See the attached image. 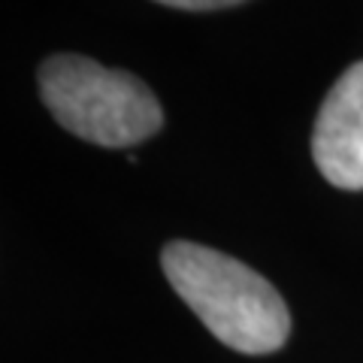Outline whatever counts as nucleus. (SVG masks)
I'll return each instance as SVG.
<instances>
[{"instance_id":"obj_2","label":"nucleus","mask_w":363,"mask_h":363,"mask_svg":"<svg viewBox=\"0 0 363 363\" xmlns=\"http://www.w3.org/2000/svg\"><path fill=\"white\" fill-rule=\"evenodd\" d=\"M40 94L55 121L106 149H128L161 130L164 112L149 85L124 70L82 58L52 55L40 67Z\"/></svg>"},{"instance_id":"obj_1","label":"nucleus","mask_w":363,"mask_h":363,"mask_svg":"<svg viewBox=\"0 0 363 363\" xmlns=\"http://www.w3.org/2000/svg\"><path fill=\"white\" fill-rule=\"evenodd\" d=\"M161 267L173 291L224 345L242 354H269L285 345L288 306L252 267L194 242H169Z\"/></svg>"},{"instance_id":"obj_3","label":"nucleus","mask_w":363,"mask_h":363,"mask_svg":"<svg viewBox=\"0 0 363 363\" xmlns=\"http://www.w3.org/2000/svg\"><path fill=\"white\" fill-rule=\"evenodd\" d=\"M321 176L342 191H363V61L351 64L321 104L312 133Z\"/></svg>"},{"instance_id":"obj_4","label":"nucleus","mask_w":363,"mask_h":363,"mask_svg":"<svg viewBox=\"0 0 363 363\" xmlns=\"http://www.w3.org/2000/svg\"><path fill=\"white\" fill-rule=\"evenodd\" d=\"M164 6H176V9H191V13H203V9H224V6H236L242 0H157Z\"/></svg>"}]
</instances>
